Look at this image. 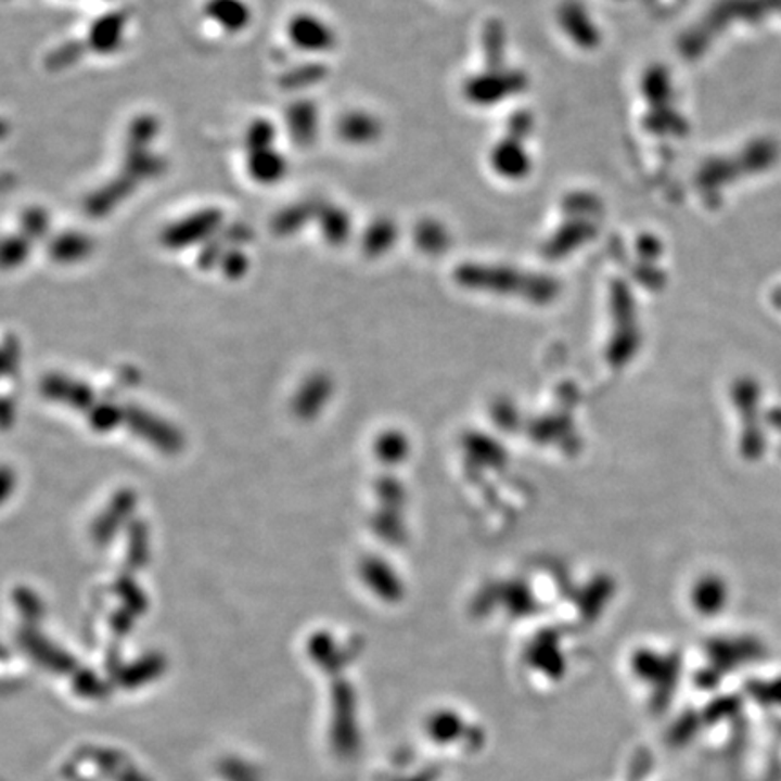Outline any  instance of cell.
Returning <instances> with one entry per match:
<instances>
[{"label": "cell", "instance_id": "obj_16", "mask_svg": "<svg viewBox=\"0 0 781 781\" xmlns=\"http://www.w3.org/2000/svg\"><path fill=\"white\" fill-rule=\"evenodd\" d=\"M276 129L270 121L266 119H257L254 124L249 125L248 132H246V146L249 152L263 151V149H270L271 143L276 140Z\"/></svg>", "mask_w": 781, "mask_h": 781}, {"label": "cell", "instance_id": "obj_22", "mask_svg": "<svg viewBox=\"0 0 781 781\" xmlns=\"http://www.w3.org/2000/svg\"><path fill=\"white\" fill-rule=\"evenodd\" d=\"M8 130H10V129H8V124H5V121H2V119H0V140H2V138H4L5 135H8Z\"/></svg>", "mask_w": 781, "mask_h": 781}, {"label": "cell", "instance_id": "obj_6", "mask_svg": "<svg viewBox=\"0 0 781 781\" xmlns=\"http://www.w3.org/2000/svg\"><path fill=\"white\" fill-rule=\"evenodd\" d=\"M248 172L257 183L271 184L281 181L286 174V162L273 149L249 152Z\"/></svg>", "mask_w": 781, "mask_h": 781}, {"label": "cell", "instance_id": "obj_19", "mask_svg": "<svg viewBox=\"0 0 781 781\" xmlns=\"http://www.w3.org/2000/svg\"><path fill=\"white\" fill-rule=\"evenodd\" d=\"M225 246H227V244L222 241L221 235L208 239L200 252L201 268H212V266L217 265V263H221L222 255L227 252Z\"/></svg>", "mask_w": 781, "mask_h": 781}, {"label": "cell", "instance_id": "obj_3", "mask_svg": "<svg viewBox=\"0 0 781 781\" xmlns=\"http://www.w3.org/2000/svg\"><path fill=\"white\" fill-rule=\"evenodd\" d=\"M290 38L306 51H324L333 46V33L324 22L311 15H300L290 24Z\"/></svg>", "mask_w": 781, "mask_h": 781}, {"label": "cell", "instance_id": "obj_20", "mask_svg": "<svg viewBox=\"0 0 781 781\" xmlns=\"http://www.w3.org/2000/svg\"><path fill=\"white\" fill-rule=\"evenodd\" d=\"M221 266L228 277H241L248 268V257L239 248L227 249L222 255Z\"/></svg>", "mask_w": 781, "mask_h": 781}, {"label": "cell", "instance_id": "obj_2", "mask_svg": "<svg viewBox=\"0 0 781 781\" xmlns=\"http://www.w3.org/2000/svg\"><path fill=\"white\" fill-rule=\"evenodd\" d=\"M125 24H127V15L121 11L100 16L91 26L87 46L100 54L118 51L124 42Z\"/></svg>", "mask_w": 781, "mask_h": 781}, {"label": "cell", "instance_id": "obj_9", "mask_svg": "<svg viewBox=\"0 0 781 781\" xmlns=\"http://www.w3.org/2000/svg\"><path fill=\"white\" fill-rule=\"evenodd\" d=\"M286 119L287 127L298 143H309L313 140L315 129H317V113L311 103H295L287 108Z\"/></svg>", "mask_w": 781, "mask_h": 781}, {"label": "cell", "instance_id": "obj_1", "mask_svg": "<svg viewBox=\"0 0 781 781\" xmlns=\"http://www.w3.org/2000/svg\"><path fill=\"white\" fill-rule=\"evenodd\" d=\"M222 227V212L217 208H205L174 222L162 233L163 246L170 249H183L194 244H205L208 239L216 238Z\"/></svg>", "mask_w": 781, "mask_h": 781}, {"label": "cell", "instance_id": "obj_21", "mask_svg": "<svg viewBox=\"0 0 781 781\" xmlns=\"http://www.w3.org/2000/svg\"><path fill=\"white\" fill-rule=\"evenodd\" d=\"M221 233V239L225 244H230L232 248H239L243 244L248 243L254 238V232L249 230L243 222H233L232 227L225 228Z\"/></svg>", "mask_w": 781, "mask_h": 781}, {"label": "cell", "instance_id": "obj_13", "mask_svg": "<svg viewBox=\"0 0 781 781\" xmlns=\"http://www.w3.org/2000/svg\"><path fill=\"white\" fill-rule=\"evenodd\" d=\"M49 225H51V221H49L48 212L38 208V206L27 208V210L22 214V235L29 239V241H38V239L46 238L49 232Z\"/></svg>", "mask_w": 781, "mask_h": 781}, {"label": "cell", "instance_id": "obj_5", "mask_svg": "<svg viewBox=\"0 0 781 781\" xmlns=\"http://www.w3.org/2000/svg\"><path fill=\"white\" fill-rule=\"evenodd\" d=\"M205 11L212 21L228 33L243 31L252 18L249 8L243 0H208Z\"/></svg>", "mask_w": 781, "mask_h": 781}, {"label": "cell", "instance_id": "obj_14", "mask_svg": "<svg viewBox=\"0 0 781 781\" xmlns=\"http://www.w3.org/2000/svg\"><path fill=\"white\" fill-rule=\"evenodd\" d=\"M89 48L87 42H67L60 48L54 49L53 53L48 56L49 69L59 71L76 64L84 56L86 49Z\"/></svg>", "mask_w": 781, "mask_h": 781}, {"label": "cell", "instance_id": "obj_17", "mask_svg": "<svg viewBox=\"0 0 781 781\" xmlns=\"http://www.w3.org/2000/svg\"><path fill=\"white\" fill-rule=\"evenodd\" d=\"M320 221H322L325 238L333 241V243H338L346 235V230H349V222L346 221V217L342 216L341 212L335 210V208H325L320 214Z\"/></svg>", "mask_w": 781, "mask_h": 781}, {"label": "cell", "instance_id": "obj_8", "mask_svg": "<svg viewBox=\"0 0 781 781\" xmlns=\"http://www.w3.org/2000/svg\"><path fill=\"white\" fill-rule=\"evenodd\" d=\"M163 168H165L163 157L152 154L149 149H143V151L125 152L124 170L121 172L127 174V176L140 183L143 179L156 178L163 172Z\"/></svg>", "mask_w": 781, "mask_h": 781}, {"label": "cell", "instance_id": "obj_12", "mask_svg": "<svg viewBox=\"0 0 781 781\" xmlns=\"http://www.w3.org/2000/svg\"><path fill=\"white\" fill-rule=\"evenodd\" d=\"M157 135V121L152 116H141L130 125L127 132V151H143Z\"/></svg>", "mask_w": 781, "mask_h": 781}, {"label": "cell", "instance_id": "obj_10", "mask_svg": "<svg viewBox=\"0 0 781 781\" xmlns=\"http://www.w3.org/2000/svg\"><path fill=\"white\" fill-rule=\"evenodd\" d=\"M31 252V241L24 235H11L0 241V266L15 268L27 259Z\"/></svg>", "mask_w": 781, "mask_h": 781}, {"label": "cell", "instance_id": "obj_4", "mask_svg": "<svg viewBox=\"0 0 781 781\" xmlns=\"http://www.w3.org/2000/svg\"><path fill=\"white\" fill-rule=\"evenodd\" d=\"M136 187H138V181L121 172L118 178H114L105 187L97 190L94 194L89 195L86 210L94 217L105 216L107 212L118 205L119 201L125 200L130 192H135Z\"/></svg>", "mask_w": 781, "mask_h": 781}, {"label": "cell", "instance_id": "obj_18", "mask_svg": "<svg viewBox=\"0 0 781 781\" xmlns=\"http://www.w3.org/2000/svg\"><path fill=\"white\" fill-rule=\"evenodd\" d=\"M320 78H322V67L309 65V67H298V69L287 73V75L282 78L281 84L284 86V89H300V87L313 84V81L320 80Z\"/></svg>", "mask_w": 781, "mask_h": 781}, {"label": "cell", "instance_id": "obj_7", "mask_svg": "<svg viewBox=\"0 0 781 781\" xmlns=\"http://www.w3.org/2000/svg\"><path fill=\"white\" fill-rule=\"evenodd\" d=\"M92 252L91 238L86 233L65 232L49 244V254L56 263H78Z\"/></svg>", "mask_w": 781, "mask_h": 781}, {"label": "cell", "instance_id": "obj_11", "mask_svg": "<svg viewBox=\"0 0 781 781\" xmlns=\"http://www.w3.org/2000/svg\"><path fill=\"white\" fill-rule=\"evenodd\" d=\"M313 205L304 203V205L292 206L286 210L281 212L279 216L273 219V233L284 235V233H293L298 227H303L304 222L308 221L309 216L313 214Z\"/></svg>", "mask_w": 781, "mask_h": 781}, {"label": "cell", "instance_id": "obj_15", "mask_svg": "<svg viewBox=\"0 0 781 781\" xmlns=\"http://www.w3.org/2000/svg\"><path fill=\"white\" fill-rule=\"evenodd\" d=\"M341 132L346 140L351 141L369 140V138L376 135L373 119L368 118V116H360V114H351V116L344 118L341 124Z\"/></svg>", "mask_w": 781, "mask_h": 781}]
</instances>
